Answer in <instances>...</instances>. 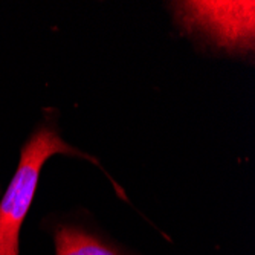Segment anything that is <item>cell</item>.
I'll return each mask as SVG.
<instances>
[{
	"mask_svg": "<svg viewBox=\"0 0 255 255\" xmlns=\"http://www.w3.org/2000/svg\"><path fill=\"white\" fill-rule=\"evenodd\" d=\"M54 154L81 156L97 164V159L63 141L55 126L46 124L37 128L21 148L15 174L0 202V255H18L21 225L32 205L41 168Z\"/></svg>",
	"mask_w": 255,
	"mask_h": 255,
	"instance_id": "obj_1",
	"label": "cell"
},
{
	"mask_svg": "<svg viewBox=\"0 0 255 255\" xmlns=\"http://www.w3.org/2000/svg\"><path fill=\"white\" fill-rule=\"evenodd\" d=\"M179 25L214 48L245 54L254 48V2H177Z\"/></svg>",
	"mask_w": 255,
	"mask_h": 255,
	"instance_id": "obj_2",
	"label": "cell"
},
{
	"mask_svg": "<svg viewBox=\"0 0 255 255\" xmlns=\"http://www.w3.org/2000/svg\"><path fill=\"white\" fill-rule=\"evenodd\" d=\"M57 255H121L103 240L72 225H60L54 229Z\"/></svg>",
	"mask_w": 255,
	"mask_h": 255,
	"instance_id": "obj_3",
	"label": "cell"
}]
</instances>
